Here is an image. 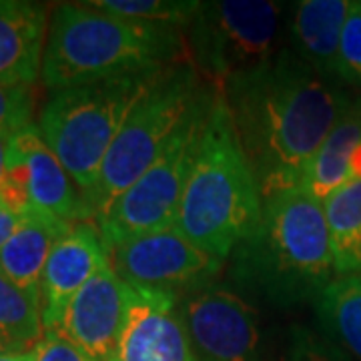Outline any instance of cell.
<instances>
[{"label":"cell","instance_id":"cell-1","mask_svg":"<svg viewBox=\"0 0 361 361\" xmlns=\"http://www.w3.org/2000/svg\"><path fill=\"white\" fill-rule=\"evenodd\" d=\"M223 97L263 199L303 187L313 157L351 106L343 90L293 51L231 85Z\"/></svg>","mask_w":361,"mask_h":361},{"label":"cell","instance_id":"cell-2","mask_svg":"<svg viewBox=\"0 0 361 361\" xmlns=\"http://www.w3.org/2000/svg\"><path fill=\"white\" fill-rule=\"evenodd\" d=\"M263 195L225 97L215 92L175 227L211 257L233 253L255 229Z\"/></svg>","mask_w":361,"mask_h":361},{"label":"cell","instance_id":"cell-3","mask_svg":"<svg viewBox=\"0 0 361 361\" xmlns=\"http://www.w3.org/2000/svg\"><path fill=\"white\" fill-rule=\"evenodd\" d=\"M187 47L177 28L139 25L94 8L63 2L49 25L42 80L56 90L183 63Z\"/></svg>","mask_w":361,"mask_h":361},{"label":"cell","instance_id":"cell-4","mask_svg":"<svg viewBox=\"0 0 361 361\" xmlns=\"http://www.w3.org/2000/svg\"><path fill=\"white\" fill-rule=\"evenodd\" d=\"M235 273L277 303L315 299L336 279L322 201L305 187L265 197L255 229L235 249Z\"/></svg>","mask_w":361,"mask_h":361},{"label":"cell","instance_id":"cell-5","mask_svg":"<svg viewBox=\"0 0 361 361\" xmlns=\"http://www.w3.org/2000/svg\"><path fill=\"white\" fill-rule=\"evenodd\" d=\"M163 68L165 66L56 90L42 106L40 135L82 197L92 191L104 157L133 106Z\"/></svg>","mask_w":361,"mask_h":361},{"label":"cell","instance_id":"cell-6","mask_svg":"<svg viewBox=\"0 0 361 361\" xmlns=\"http://www.w3.org/2000/svg\"><path fill=\"white\" fill-rule=\"evenodd\" d=\"M205 92L191 63L169 65L157 75L118 130L92 191L82 197L90 221L151 169Z\"/></svg>","mask_w":361,"mask_h":361},{"label":"cell","instance_id":"cell-7","mask_svg":"<svg viewBox=\"0 0 361 361\" xmlns=\"http://www.w3.org/2000/svg\"><path fill=\"white\" fill-rule=\"evenodd\" d=\"M281 37L283 6L265 0L201 2L187 26L191 65L221 94L275 61L285 51Z\"/></svg>","mask_w":361,"mask_h":361},{"label":"cell","instance_id":"cell-8","mask_svg":"<svg viewBox=\"0 0 361 361\" xmlns=\"http://www.w3.org/2000/svg\"><path fill=\"white\" fill-rule=\"evenodd\" d=\"M213 99L215 90H207L185 116L163 155L97 217L94 223L101 229L106 251L145 233L175 227Z\"/></svg>","mask_w":361,"mask_h":361},{"label":"cell","instance_id":"cell-9","mask_svg":"<svg viewBox=\"0 0 361 361\" xmlns=\"http://www.w3.org/2000/svg\"><path fill=\"white\" fill-rule=\"evenodd\" d=\"M109 261L125 283L161 291H173V287L207 279L223 263L197 249L177 227L133 237L111 249Z\"/></svg>","mask_w":361,"mask_h":361},{"label":"cell","instance_id":"cell-10","mask_svg":"<svg viewBox=\"0 0 361 361\" xmlns=\"http://www.w3.org/2000/svg\"><path fill=\"white\" fill-rule=\"evenodd\" d=\"M197 361H261L255 313L227 289H207L183 307Z\"/></svg>","mask_w":361,"mask_h":361},{"label":"cell","instance_id":"cell-11","mask_svg":"<svg viewBox=\"0 0 361 361\" xmlns=\"http://www.w3.org/2000/svg\"><path fill=\"white\" fill-rule=\"evenodd\" d=\"M133 287L104 265L71 301L61 334L92 361H113L127 322Z\"/></svg>","mask_w":361,"mask_h":361},{"label":"cell","instance_id":"cell-12","mask_svg":"<svg viewBox=\"0 0 361 361\" xmlns=\"http://www.w3.org/2000/svg\"><path fill=\"white\" fill-rule=\"evenodd\" d=\"M109 251L94 221H78L54 245L40 279L44 331H61L71 301L90 277L109 265Z\"/></svg>","mask_w":361,"mask_h":361},{"label":"cell","instance_id":"cell-13","mask_svg":"<svg viewBox=\"0 0 361 361\" xmlns=\"http://www.w3.org/2000/svg\"><path fill=\"white\" fill-rule=\"evenodd\" d=\"M113 361H197L173 291L133 287Z\"/></svg>","mask_w":361,"mask_h":361},{"label":"cell","instance_id":"cell-14","mask_svg":"<svg viewBox=\"0 0 361 361\" xmlns=\"http://www.w3.org/2000/svg\"><path fill=\"white\" fill-rule=\"evenodd\" d=\"M11 147L25 159L32 209L66 223L90 221L82 195L73 185L75 180L71 179L63 163L44 142L39 127L28 125L16 130L11 139Z\"/></svg>","mask_w":361,"mask_h":361},{"label":"cell","instance_id":"cell-15","mask_svg":"<svg viewBox=\"0 0 361 361\" xmlns=\"http://www.w3.org/2000/svg\"><path fill=\"white\" fill-rule=\"evenodd\" d=\"M47 8L30 0H0V85L30 87L42 75Z\"/></svg>","mask_w":361,"mask_h":361},{"label":"cell","instance_id":"cell-16","mask_svg":"<svg viewBox=\"0 0 361 361\" xmlns=\"http://www.w3.org/2000/svg\"><path fill=\"white\" fill-rule=\"evenodd\" d=\"M75 223L56 219L49 213L32 209L0 249V271L23 291L40 301V279L54 245Z\"/></svg>","mask_w":361,"mask_h":361},{"label":"cell","instance_id":"cell-17","mask_svg":"<svg viewBox=\"0 0 361 361\" xmlns=\"http://www.w3.org/2000/svg\"><path fill=\"white\" fill-rule=\"evenodd\" d=\"M349 6L348 0H303L293 14V52L329 80L337 78L339 42Z\"/></svg>","mask_w":361,"mask_h":361},{"label":"cell","instance_id":"cell-18","mask_svg":"<svg viewBox=\"0 0 361 361\" xmlns=\"http://www.w3.org/2000/svg\"><path fill=\"white\" fill-rule=\"evenodd\" d=\"M360 145L361 103H351L313 157L303 187L323 203L329 195L348 185L351 180V163Z\"/></svg>","mask_w":361,"mask_h":361},{"label":"cell","instance_id":"cell-19","mask_svg":"<svg viewBox=\"0 0 361 361\" xmlns=\"http://www.w3.org/2000/svg\"><path fill=\"white\" fill-rule=\"evenodd\" d=\"M336 277L361 275V179L351 180L323 201Z\"/></svg>","mask_w":361,"mask_h":361},{"label":"cell","instance_id":"cell-20","mask_svg":"<svg viewBox=\"0 0 361 361\" xmlns=\"http://www.w3.org/2000/svg\"><path fill=\"white\" fill-rule=\"evenodd\" d=\"M315 307L327 334L361 361V275L336 277L315 297Z\"/></svg>","mask_w":361,"mask_h":361},{"label":"cell","instance_id":"cell-21","mask_svg":"<svg viewBox=\"0 0 361 361\" xmlns=\"http://www.w3.org/2000/svg\"><path fill=\"white\" fill-rule=\"evenodd\" d=\"M0 334L25 349L39 341L42 327L40 301L23 291L0 271Z\"/></svg>","mask_w":361,"mask_h":361},{"label":"cell","instance_id":"cell-22","mask_svg":"<svg viewBox=\"0 0 361 361\" xmlns=\"http://www.w3.org/2000/svg\"><path fill=\"white\" fill-rule=\"evenodd\" d=\"M94 8L139 25L187 28L201 8L197 0H92Z\"/></svg>","mask_w":361,"mask_h":361},{"label":"cell","instance_id":"cell-23","mask_svg":"<svg viewBox=\"0 0 361 361\" xmlns=\"http://www.w3.org/2000/svg\"><path fill=\"white\" fill-rule=\"evenodd\" d=\"M337 78L361 85V0L351 2L339 42Z\"/></svg>","mask_w":361,"mask_h":361},{"label":"cell","instance_id":"cell-24","mask_svg":"<svg viewBox=\"0 0 361 361\" xmlns=\"http://www.w3.org/2000/svg\"><path fill=\"white\" fill-rule=\"evenodd\" d=\"M35 99L30 87L0 85V129L20 130L32 125Z\"/></svg>","mask_w":361,"mask_h":361},{"label":"cell","instance_id":"cell-25","mask_svg":"<svg viewBox=\"0 0 361 361\" xmlns=\"http://www.w3.org/2000/svg\"><path fill=\"white\" fill-rule=\"evenodd\" d=\"M35 361H92L61 331H44L32 345Z\"/></svg>","mask_w":361,"mask_h":361},{"label":"cell","instance_id":"cell-26","mask_svg":"<svg viewBox=\"0 0 361 361\" xmlns=\"http://www.w3.org/2000/svg\"><path fill=\"white\" fill-rule=\"evenodd\" d=\"M289 361H341V357L336 351L319 343L315 337L297 331L293 348L289 353Z\"/></svg>","mask_w":361,"mask_h":361},{"label":"cell","instance_id":"cell-27","mask_svg":"<svg viewBox=\"0 0 361 361\" xmlns=\"http://www.w3.org/2000/svg\"><path fill=\"white\" fill-rule=\"evenodd\" d=\"M18 223H20V217L16 213H13L11 209L0 205V249L6 245V241L13 237V233L16 231Z\"/></svg>","mask_w":361,"mask_h":361},{"label":"cell","instance_id":"cell-28","mask_svg":"<svg viewBox=\"0 0 361 361\" xmlns=\"http://www.w3.org/2000/svg\"><path fill=\"white\" fill-rule=\"evenodd\" d=\"M16 130L0 129V189L4 183V175H6V159H8V145Z\"/></svg>","mask_w":361,"mask_h":361},{"label":"cell","instance_id":"cell-29","mask_svg":"<svg viewBox=\"0 0 361 361\" xmlns=\"http://www.w3.org/2000/svg\"><path fill=\"white\" fill-rule=\"evenodd\" d=\"M23 348L18 343H14L13 339H8L6 336L0 334V355H6V353H20Z\"/></svg>","mask_w":361,"mask_h":361},{"label":"cell","instance_id":"cell-30","mask_svg":"<svg viewBox=\"0 0 361 361\" xmlns=\"http://www.w3.org/2000/svg\"><path fill=\"white\" fill-rule=\"evenodd\" d=\"M0 361H35V355H32V351L6 353V355H0Z\"/></svg>","mask_w":361,"mask_h":361}]
</instances>
